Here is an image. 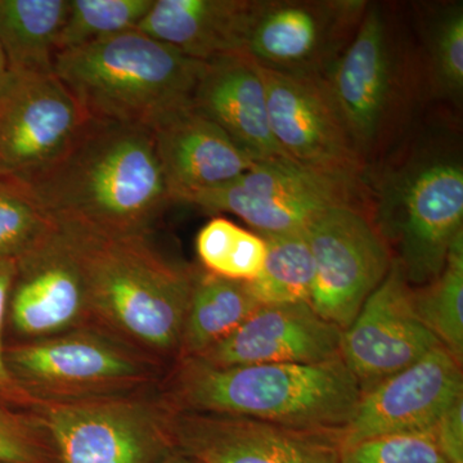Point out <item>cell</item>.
<instances>
[{
  "label": "cell",
  "instance_id": "277c9868",
  "mask_svg": "<svg viewBox=\"0 0 463 463\" xmlns=\"http://www.w3.org/2000/svg\"><path fill=\"white\" fill-rule=\"evenodd\" d=\"M205 62L138 30L61 51L54 74L93 120L151 129L192 106Z\"/></svg>",
  "mask_w": 463,
  "mask_h": 463
},
{
  "label": "cell",
  "instance_id": "ba28073f",
  "mask_svg": "<svg viewBox=\"0 0 463 463\" xmlns=\"http://www.w3.org/2000/svg\"><path fill=\"white\" fill-rule=\"evenodd\" d=\"M367 7L364 0H255L243 53L264 69L323 79Z\"/></svg>",
  "mask_w": 463,
  "mask_h": 463
},
{
  "label": "cell",
  "instance_id": "f1b7e54d",
  "mask_svg": "<svg viewBox=\"0 0 463 463\" xmlns=\"http://www.w3.org/2000/svg\"><path fill=\"white\" fill-rule=\"evenodd\" d=\"M429 66L435 90L459 99L463 91V5H446L432 14L428 33Z\"/></svg>",
  "mask_w": 463,
  "mask_h": 463
},
{
  "label": "cell",
  "instance_id": "3957f363",
  "mask_svg": "<svg viewBox=\"0 0 463 463\" xmlns=\"http://www.w3.org/2000/svg\"><path fill=\"white\" fill-rule=\"evenodd\" d=\"M57 224L80 261L90 315L151 352L179 350L196 273L164 258L147 233Z\"/></svg>",
  "mask_w": 463,
  "mask_h": 463
},
{
  "label": "cell",
  "instance_id": "7c38bea8",
  "mask_svg": "<svg viewBox=\"0 0 463 463\" xmlns=\"http://www.w3.org/2000/svg\"><path fill=\"white\" fill-rule=\"evenodd\" d=\"M259 71L267 91L270 130L283 155L309 169L361 184L365 161L323 79L281 74L261 66Z\"/></svg>",
  "mask_w": 463,
  "mask_h": 463
},
{
  "label": "cell",
  "instance_id": "8992f818",
  "mask_svg": "<svg viewBox=\"0 0 463 463\" xmlns=\"http://www.w3.org/2000/svg\"><path fill=\"white\" fill-rule=\"evenodd\" d=\"M385 224L398 237L397 261L410 285L437 279L453 241L463 233V167L457 158L420 161L383 191Z\"/></svg>",
  "mask_w": 463,
  "mask_h": 463
},
{
  "label": "cell",
  "instance_id": "e575fe53",
  "mask_svg": "<svg viewBox=\"0 0 463 463\" xmlns=\"http://www.w3.org/2000/svg\"><path fill=\"white\" fill-rule=\"evenodd\" d=\"M7 61H5V53H3L2 47H0V80L7 75Z\"/></svg>",
  "mask_w": 463,
  "mask_h": 463
},
{
  "label": "cell",
  "instance_id": "4dcf8cb0",
  "mask_svg": "<svg viewBox=\"0 0 463 463\" xmlns=\"http://www.w3.org/2000/svg\"><path fill=\"white\" fill-rule=\"evenodd\" d=\"M0 463H50L32 423L0 410Z\"/></svg>",
  "mask_w": 463,
  "mask_h": 463
},
{
  "label": "cell",
  "instance_id": "d6a6232c",
  "mask_svg": "<svg viewBox=\"0 0 463 463\" xmlns=\"http://www.w3.org/2000/svg\"><path fill=\"white\" fill-rule=\"evenodd\" d=\"M432 434L447 462H463V398L439 419Z\"/></svg>",
  "mask_w": 463,
  "mask_h": 463
},
{
  "label": "cell",
  "instance_id": "2e32d148",
  "mask_svg": "<svg viewBox=\"0 0 463 463\" xmlns=\"http://www.w3.org/2000/svg\"><path fill=\"white\" fill-rule=\"evenodd\" d=\"M12 376L47 397L99 394L137 383L145 370L111 341L72 332L45 337L5 353ZM72 398V399H76Z\"/></svg>",
  "mask_w": 463,
  "mask_h": 463
},
{
  "label": "cell",
  "instance_id": "52a82bcc",
  "mask_svg": "<svg viewBox=\"0 0 463 463\" xmlns=\"http://www.w3.org/2000/svg\"><path fill=\"white\" fill-rule=\"evenodd\" d=\"M402 60L385 9L371 5L352 41L323 76L356 151H376L394 123L402 97Z\"/></svg>",
  "mask_w": 463,
  "mask_h": 463
},
{
  "label": "cell",
  "instance_id": "836d02e7",
  "mask_svg": "<svg viewBox=\"0 0 463 463\" xmlns=\"http://www.w3.org/2000/svg\"><path fill=\"white\" fill-rule=\"evenodd\" d=\"M158 463H191L185 458L184 456H182L181 453L173 452L170 453L169 456L165 457V458L161 459Z\"/></svg>",
  "mask_w": 463,
  "mask_h": 463
},
{
  "label": "cell",
  "instance_id": "603a6c76",
  "mask_svg": "<svg viewBox=\"0 0 463 463\" xmlns=\"http://www.w3.org/2000/svg\"><path fill=\"white\" fill-rule=\"evenodd\" d=\"M248 282L196 273L179 352L196 358L237 330L258 307Z\"/></svg>",
  "mask_w": 463,
  "mask_h": 463
},
{
  "label": "cell",
  "instance_id": "5bb4252c",
  "mask_svg": "<svg viewBox=\"0 0 463 463\" xmlns=\"http://www.w3.org/2000/svg\"><path fill=\"white\" fill-rule=\"evenodd\" d=\"M440 345L414 307L413 288L398 261L343 331L340 358L362 392Z\"/></svg>",
  "mask_w": 463,
  "mask_h": 463
},
{
  "label": "cell",
  "instance_id": "f546056e",
  "mask_svg": "<svg viewBox=\"0 0 463 463\" xmlns=\"http://www.w3.org/2000/svg\"><path fill=\"white\" fill-rule=\"evenodd\" d=\"M340 463H448L432 430L365 439L341 447Z\"/></svg>",
  "mask_w": 463,
  "mask_h": 463
},
{
  "label": "cell",
  "instance_id": "44dd1931",
  "mask_svg": "<svg viewBox=\"0 0 463 463\" xmlns=\"http://www.w3.org/2000/svg\"><path fill=\"white\" fill-rule=\"evenodd\" d=\"M255 0H154L137 30L194 60L239 53Z\"/></svg>",
  "mask_w": 463,
  "mask_h": 463
},
{
  "label": "cell",
  "instance_id": "4fadbf2b",
  "mask_svg": "<svg viewBox=\"0 0 463 463\" xmlns=\"http://www.w3.org/2000/svg\"><path fill=\"white\" fill-rule=\"evenodd\" d=\"M169 430L173 447L191 463H340V432L196 412L170 416Z\"/></svg>",
  "mask_w": 463,
  "mask_h": 463
},
{
  "label": "cell",
  "instance_id": "484cf974",
  "mask_svg": "<svg viewBox=\"0 0 463 463\" xmlns=\"http://www.w3.org/2000/svg\"><path fill=\"white\" fill-rule=\"evenodd\" d=\"M196 249L206 272L242 282L257 279L267 254L263 237L222 216L213 218L199 232Z\"/></svg>",
  "mask_w": 463,
  "mask_h": 463
},
{
  "label": "cell",
  "instance_id": "e0dca14e",
  "mask_svg": "<svg viewBox=\"0 0 463 463\" xmlns=\"http://www.w3.org/2000/svg\"><path fill=\"white\" fill-rule=\"evenodd\" d=\"M7 307L14 328L39 340L90 315L80 261L60 225L16 261Z\"/></svg>",
  "mask_w": 463,
  "mask_h": 463
},
{
  "label": "cell",
  "instance_id": "9c48e42d",
  "mask_svg": "<svg viewBox=\"0 0 463 463\" xmlns=\"http://www.w3.org/2000/svg\"><path fill=\"white\" fill-rule=\"evenodd\" d=\"M306 233L315 261L310 307L326 321L346 330L388 276L394 261L388 242L356 205L332 207Z\"/></svg>",
  "mask_w": 463,
  "mask_h": 463
},
{
  "label": "cell",
  "instance_id": "d6986e66",
  "mask_svg": "<svg viewBox=\"0 0 463 463\" xmlns=\"http://www.w3.org/2000/svg\"><path fill=\"white\" fill-rule=\"evenodd\" d=\"M151 130L173 203L236 181L257 164L194 106L165 116Z\"/></svg>",
  "mask_w": 463,
  "mask_h": 463
},
{
  "label": "cell",
  "instance_id": "83f0119b",
  "mask_svg": "<svg viewBox=\"0 0 463 463\" xmlns=\"http://www.w3.org/2000/svg\"><path fill=\"white\" fill-rule=\"evenodd\" d=\"M56 225L23 183L0 178V260L17 261Z\"/></svg>",
  "mask_w": 463,
  "mask_h": 463
},
{
  "label": "cell",
  "instance_id": "4316f807",
  "mask_svg": "<svg viewBox=\"0 0 463 463\" xmlns=\"http://www.w3.org/2000/svg\"><path fill=\"white\" fill-rule=\"evenodd\" d=\"M154 0H71L57 39V53L137 30Z\"/></svg>",
  "mask_w": 463,
  "mask_h": 463
},
{
  "label": "cell",
  "instance_id": "5b68a950",
  "mask_svg": "<svg viewBox=\"0 0 463 463\" xmlns=\"http://www.w3.org/2000/svg\"><path fill=\"white\" fill-rule=\"evenodd\" d=\"M361 184L317 172L288 158L259 161L236 181L188 197L209 213L239 216L259 236L307 231L332 207L361 206Z\"/></svg>",
  "mask_w": 463,
  "mask_h": 463
},
{
  "label": "cell",
  "instance_id": "7402d4cb",
  "mask_svg": "<svg viewBox=\"0 0 463 463\" xmlns=\"http://www.w3.org/2000/svg\"><path fill=\"white\" fill-rule=\"evenodd\" d=\"M69 0H0V47L8 71L54 72Z\"/></svg>",
  "mask_w": 463,
  "mask_h": 463
},
{
  "label": "cell",
  "instance_id": "cb8c5ba5",
  "mask_svg": "<svg viewBox=\"0 0 463 463\" xmlns=\"http://www.w3.org/2000/svg\"><path fill=\"white\" fill-rule=\"evenodd\" d=\"M267 255L254 281L248 282L260 306L309 303L315 261L306 231L263 237Z\"/></svg>",
  "mask_w": 463,
  "mask_h": 463
},
{
  "label": "cell",
  "instance_id": "9a60e30c",
  "mask_svg": "<svg viewBox=\"0 0 463 463\" xmlns=\"http://www.w3.org/2000/svg\"><path fill=\"white\" fill-rule=\"evenodd\" d=\"M461 398L462 362L443 345L435 346L362 392L352 421L341 432V447L383 435L430 431Z\"/></svg>",
  "mask_w": 463,
  "mask_h": 463
},
{
  "label": "cell",
  "instance_id": "ac0fdd59",
  "mask_svg": "<svg viewBox=\"0 0 463 463\" xmlns=\"http://www.w3.org/2000/svg\"><path fill=\"white\" fill-rule=\"evenodd\" d=\"M341 335L309 303L270 304L196 359L215 367L322 364L340 358Z\"/></svg>",
  "mask_w": 463,
  "mask_h": 463
},
{
  "label": "cell",
  "instance_id": "ffe728a7",
  "mask_svg": "<svg viewBox=\"0 0 463 463\" xmlns=\"http://www.w3.org/2000/svg\"><path fill=\"white\" fill-rule=\"evenodd\" d=\"M192 106L257 163L288 158L270 130L267 91L259 66L243 52L205 62Z\"/></svg>",
  "mask_w": 463,
  "mask_h": 463
},
{
  "label": "cell",
  "instance_id": "d4e9b609",
  "mask_svg": "<svg viewBox=\"0 0 463 463\" xmlns=\"http://www.w3.org/2000/svg\"><path fill=\"white\" fill-rule=\"evenodd\" d=\"M414 307L440 345L463 361V233L453 241L443 270L413 288Z\"/></svg>",
  "mask_w": 463,
  "mask_h": 463
},
{
  "label": "cell",
  "instance_id": "d590c367",
  "mask_svg": "<svg viewBox=\"0 0 463 463\" xmlns=\"http://www.w3.org/2000/svg\"><path fill=\"white\" fill-rule=\"evenodd\" d=\"M448 463H463V462H448Z\"/></svg>",
  "mask_w": 463,
  "mask_h": 463
},
{
  "label": "cell",
  "instance_id": "8fae6325",
  "mask_svg": "<svg viewBox=\"0 0 463 463\" xmlns=\"http://www.w3.org/2000/svg\"><path fill=\"white\" fill-rule=\"evenodd\" d=\"M88 120L54 72L8 71L0 80V178L24 179L51 165Z\"/></svg>",
  "mask_w": 463,
  "mask_h": 463
},
{
  "label": "cell",
  "instance_id": "7a4b0ae2",
  "mask_svg": "<svg viewBox=\"0 0 463 463\" xmlns=\"http://www.w3.org/2000/svg\"><path fill=\"white\" fill-rule=\"evenodd\" d=\"M362 390L343 359L215 367L183 358L170 397L178 412L230 414L298 430L343 432Z\"/></svg>",
  "mask_w": 463,
  "mask_h": 463
},
{
  "label": "cell",
  "instance_id": "1f68e13d",
  "mask_svg": "<svg viewBox=\"0 0 463 463\" xmlns=\"http://www.w3.org/2000/svg\"><path fill=\"white\" fill-rule=\"evenodd\" d=\"M16 273V261L0 260V397L7 401H27L30 395L18 385L5 364L2 344L3 319L8 307L9 292Z\"/></svg>",
  "mask_w": 463,
  "mask_h": 463
},
{
  "label": "cell",
  "instance_id": "6da1fadb",
  "mask_svg": "<svg viewBox=\"0 0 463 463\" xmlns=\"http://www.w3.org/2000/svg\"><path fill=\"white\" fill-rule=\"evenodd\" d=\"M16 181L56 223L111 233H147L173 203L154 134L139 125L90 118L65 154Z\"/></svg>",
  "mask_w": 463,
  "mask_h": 463
},
{
  "label": "cell",
  "instance_id": "30bf717a",
  "mask_svg": "<svg viewBox=\"0 0 463 463\" xmlns=\"http://www.w3.org/2000/svg\"><path fill=\"white\" fill-rule=\"evenodd\" d=\"M42 412L63 463H158L173 453L170 417L138 402L58 399Z\"/></svg>",
  "mask_w": 463,
  "mask_h": 463
}]
</instances>
